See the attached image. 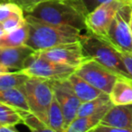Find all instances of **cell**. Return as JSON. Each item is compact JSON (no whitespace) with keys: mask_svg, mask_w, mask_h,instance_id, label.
Segmentation results:
<instances>
[{"mask_svg":"<svg viewBox=\"0 0 132 132\" xmlns=\"http://www.w3.org/2000/svg\"><path fill=\"white\" fill-rule=\"evenodd\" d=\"M24 15L46 24L88 31L85 24L86 15L72 0H44Z\"/></svg>","mask_w":132,"mask_h":132,"instance_id":"6da1fadb","label":"cell"},{"mask_svg":"<svg viewBox=\"0 0 132 132\" xmlns=\"http://www.w3.org/2000/svg\"><path fill=\"white\" fill-rule=\"evenodd\" d=\"M29 27L26 45L34 51L44 50L62 44L81 41L83 31L71 26H61L41 22L30 15H24Z\"/></svg>","mask_w":132,"mask_h":132,"instance_id":"7a4b0ae2","label":"cell"},{"mask_svg":"<svg viewBox=\"0 0 132 132\" xmlns=\"http://www.w3.org/2000/svg\"><path fill=\"white\" fill-rule=\"evenodd\" d=\"M81 44L87 57L95 60L118 75L131 78L123 63L119 51L105 39L87 31L81 36Z\"/></svg>","mask_w":132,"mask_h":132,"instance_id":"3957f363","label":"cell"},{"mask_svg":"<svg viewBox=\"0 0 132 132\" xmlns=\"http://www.w3.org/2000/svg\"><path fill=\"white\" fill-rule=\"evenodd\" d=\"M23 90L26 94L30 111L46 124L48 110L54 97L52 80L29 77L23 86Z\"/></svg>","mask_w":132,"mask_h":132,"instance_id":"277c9868","label":"cell"},{"mask_svg":"<svg viewBox=\"0 0 132 132\" xmlns=\"http://www.w3.org/2000/svg\"><path fill=\"white\" fill-rule=\"evenodd\" d=\"M76 67L53 62L41 56L36 51L32 53L24 62L21 72L28 77H37L47 80H64L76 72Z\"/></svg>","mask_w":132,"mask_h":132,"instance_id":"5b68a950","label":"cell"},{"mask_svg":"<svg viewBox=\"0 0 132 132\" xmlns=\"http://www.w3.org/2000/svg\"><path fill=\"white\" fill-rule=\"evenodd\" d=\"M130 3L132 4L128 0H110L100 5L85 16L87 30L97 36L105 38L118 11Z\"/></svg>","mask_w":132,"mask_h":132,"instance_id":"8992f818","label":"cell"},{"mask_svg":"<svg viewBox=\"0 0 132 132\" xmlns=\"http://www.w3.org/2000/svg\"><path fill=\"white\" fill-rule=\"evenodd\" d=\"M132 4L123 6L113 19L105 40L117 50L132 53V33L129 27Z\"/></svg>","mask_w":132,"mask_h":132,"instance_id":"52a82bcc","label":"cell"},{"mask_svg":"<svg viewBox=\"0 0 132 132\" xmlns=\"http://www.w3.org/2000/svg\"><path fill=\"white\" fill-rule=\"evenodd\" d=\"M76 73L95 88L110 94L119 75L111 72L93 59H88L76 69Z\"/></svg>","mask_w":132,"mask_h":132,"instance_id":"ba28073f","label":"cell"},{"mask_svg":"<svg viewBox=\"0 0 132 132\" xmlns=\"http://www.w3.org/2000/svg\"><path fill=\"white\" fill-rule=\"evenodd\" d=\"M52 85H53L54 97L60 104L63 113L64 126L66 129L70 123L77 117L78 110L82 102L77 97L68 79L54 80V81L52 80Z\"/></svg>","mask_w":132,"mask_h":132,"instance_id":"9c48e42d","label":"cell"},{"mask_svg":"<svg viewBox=\"0 0 132 132\" xmlns=\"http://www.w3.org/2000/svg\"><path fill=\"white\" fill-rule=\"evenodd\" d=\"M36 52L41 56L48 60L59 63L68 64L76 68H78L85 61L90 59L85 54L81 41L62 44L47 49L38 50Z\"/></svg>","mask_w":132,"mask_h":132,"instance_id":"30bf717a","label":"cell"},{"mask_svg":"<svg viewBox=\"0 0 132 132\" xmlns=\"http://www.w3.org/2000/svg\"><path fill=\"white\" fill-rule=\"evenodd\" d=\"M34 50L26 44L15 47H0V64L10 72H17L24 68L27 57Z\"/></svg>","mask_w":132,"mask_h":132,"instance_id":"8fae6325","label":"cell"},{"mask_svg":"<svg viewBox=\"0 0 132 132\" xmlns=\"http://www.w3.org/2000/svg\"><path fill=\"white\" fill-rule=\"evenodd\" d=\"M100 124L125 128L132 132V104L113 105L106 112Z\"/></svg>","mask_w":132,"mask_h":132,"instance_id":"7c38bea8","label":"cell"},{"mask_svg":"<svg viewBox=\"0 0 132 132\" xmlns=\"http://www.w3.org/2000/svg\"><path fill=\"white\" fill-rule=\"evenodd\" d=\"M113 106L111 102L107 104L95 113L84 117H76L70 123L64 132H87L92 131L101 123L106 112Z\"/></svg>","mask_w":132,"mask_h":132,"instance_id":"4fadbf2b","label":"cell"},{"mask_svg":"<svg viewBox=\"0 0 132 132\" xmlns=\"http://www.w3.org/2000/svg\"><path fill=\"white\" fill-rule=\"evenodd\" d=\"M109 97L113 105L132 104V78L119 75L114 82Z\"/></svg>","mask_w":132,"mask_h":132,"instance_id":"5bb4252c","label":"cell"},{"mask_svg":"<svg viewBox=\"0 0 132 132\" xmlns=\"http://www.w3.org/2000/svg\"><path fill=\"white\" fill-rule=\"evenodd\" d=\"M68 81L72 84L74 92H75L77 97L81 100V102L92 101L98 97L106 94L102 90L95 88L92 84L86 81L84 79L78 75L76 72H73L68 77Z\"/></svg>","mask_w":132,"mask_h":132,"instance_id":"9a60e30c","label":"cell"},{"mask_svg":"<svg viewBox=\"0 0 132 132\" xmlns=\"http://www.w3.org/2000/svg\"><path fill=\"white\" fill-rule=\"evenodd\" d=\"M0 102L13 107L17 110H30L23 88L0 90Z\"/></svg>","mask_w":132,"mask_h":132,"instance_id":"2e32d148","label":"cell"},{"mask_svg":"<svg viewBox=\"0 0 132 132\" xmlns=\"http://www.w3.org/2000/svg\"><path fill=\"white\" fill-rule=\"evenodd\" d=\"M29 36L27 21L16 29L6 32L0 36V47H15L24 45Z\"/></svg>","mask_w":132,"mask_h":132,"instance_id":"e0dca14e","label":"cell"},{"mask_svg":"<svg viewBox=\"0 0 132 132\" xmlns=\"http://www.w3.org/2000/svg\"><path fill=\"white\" fill-rule=\"evenodd\" d=\"M47 126L53 132H64V116L56 98L53 97L47 114Z\"/></svg>","mask_w":132,"mask_h":132,"instance_id":"ac0fdd59","label":"cell"},{"mask_svg":"<svg viewBox=\"0 0 132 132\" xmlns=\"http://www.w3.org/2000/svg\"><path fill=\"white\" fill-rule=\"evenodd\" d=\"M28 76L21 72H0V90H6L10 88H23Z\"/></svg>","mask_w":132,"mask_h":132,"instance_id":"d6986e66","label":"cell"},{"mask_svg":"<svg viewBox=\"0 0 132 132\" xmlns=\"http://www.w3.org/2000/svg\"><path fill=\"white\" fill-rule=\"evenodd\" d=\"M110 97L109 94H104V95L98 97L92 101H86V102H82L81 107L79 108L77 113V117H84V116H88L90 114L95 113L101 108L106 106L107 104L110 103Z\"/></svg>","mask_w":132,"mask_h":132,"instance_id":"ffe728a7","label":"cell"},{"mask_svg":"<svg viewBox=\"0 0 132 132\" xmlns=\"http://www.w3.org/2000/svg\"><path fill=\"white\" fill-rule=\"evenodd\" d=\"M18 111L21 115V118H22V122H24L30 128V130L35 132H53L51 128L40 118H38L35 114H34L30 110H18Z\"/></svg>","mask_w":132,"mask_h":132,"instance_id":"44dd1931","label":"cell"},{"mask_svg":"<svg viewBox=\"0 0 132 132\" xmlns=\"http://www.w3.org/2000/svg\"><path fill=\"white\" fill-rule=\"evenodd\" d=\"M22 122V118L16 109L0 102V125H15Z\"/></svg>","mask_w":132,"mask_h":132,"instance_id":"7402d4cb","label":"cell"},{"mask_svg":"<svg viewBox=\"0 0 132 132\" xmlns=\"http://www.w3.org/2000/svg\"><path fill=\"white\" fill-rule=\"evenodd\" d=\"M17 14H24L20 6L15 2L0 3V24H2L6 19Z\"/></svg>","mask_w":132,"mask_h":132,"instance_id":"603a6c76","label":"cell"},{"mask_svg":"<svg viewBox=\"0 0 132 132\" xmlns=\"http://www.w3.org/2000/svg\"><path fill=\"white\" fill-rule=\"evenodd\" d=\"M72 1L75 2L78 6H80V7L83 10L85 15H87L90 12L94 10L100 5L110 1V0H72Z\"/></svg>","mask_w":132,"mask_h":132,"instance_id":"cb8c5ba5","label":"cell"},{"mask_svg":"<svg viewBox=\"0 0 132 132\" xmlns=\"http://www.w3.org/2000/svg\"><path fill=\"white\" fill-rule=\"evenodd\" d=\"M42 1L44 0H15V3H16L18 6H21L26 15V14L29 13L34 7H35Z\"/></svg>","mask_w":132,"mask_h":132,"instance_id":"d4e9b609","label":"cell"},{"mask_svg":"<svg viewBox=\"0 0 132 132\" xmlns=\"http://www.w3.org/2000/svg\"><path fill=\"white\" fill-rule=\"evenodd\" d=\"M119 53H120L123 63H124L125 67H126L128 74L132 78V53L119 51Z\"/></svg>","mask_w":132,"mask_h":132,"instance_id":"484cf974","label":"cell"},{"mask_svg":"<svg viewBox=\"0 0 132 132\" xmlns=\"http://www.w3.org/2000/svg\"><path fill=\"white\" fill-rule=\"evenodd\" d=\"M0 132H17L15 125H0Z\"/></svg>","mask_w":132,"mask_h":132,"instance_id":"4316f807","label":"cell"},{"mask_svg":"<svg viewBox=\"0 0 132 132\" xmlns=\"http://www.w3.org/2000/svg\"><path fill=\"white\" fill-rule=\"evenodd\" d=\"M129 27H130V30H131V33H132V10H131V13H130V18H129Z\"/></svg>","mask_w":132,"mask_h":132,"instance_id":"83f0119b","label":"cell"},{"mask_svg":"<svg viewBox=\"0 0 132 132\" xmlns=\"http://www.w3.org/2000/svg\"><path fill=\"white\" fill-rule=\"evenodd\" d=\"M3 2H15V0H0V3Z\"/></svg>","mask_w":132,"mask_h":132,"instance_id":"f1b7e54d","label":"cell"},{"mask_svg":"<svg viewBox=\"0 0 132 132\" xmlns=\"http://www.w3.org/2000/svg\"><path fill=\"white\" fill-rule=\"evenodd\" d=\"M128 1H130V2H132V0H128Z\"/></svg>","mask_w":132,"mask_h":132,"instance_id":"f546056e","label":"cell"}]
</instances>
